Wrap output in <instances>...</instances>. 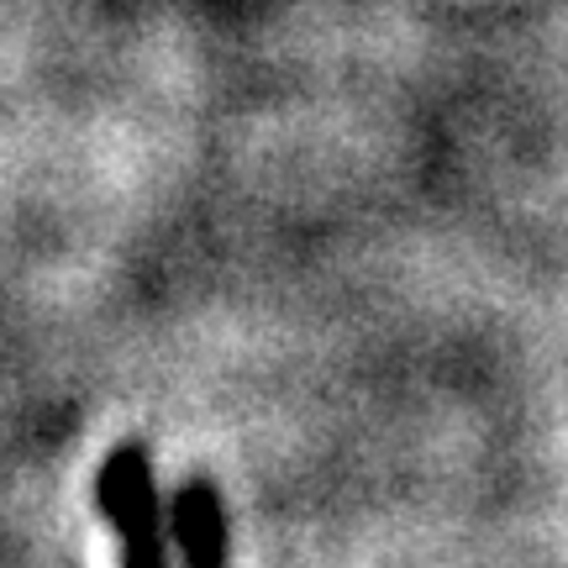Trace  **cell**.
<instances>
[{"instance_id": "7a4b0ae2", "label": "cell", "mask_w": 568, "mask_h": 568, "mask_svg": "<svg viewBox=\"0 0 568 568\" xmlns=\"http://www.w3.org/2000/svg\"><path fill=\"white\" fill-rule=\"evenodd\" d=\"M169 542L180 552V568H226V510L222 489L211 479H184L169 500Z\"/></svg>"}, {"instance_id": "6da1fadb", "label": "cell", "mask_w": 568, "mask_h": 568, "mask_svg": "<svg viewBox=\"0 0 568 568\" xmlns=\"http://www.w3.org/2000/svg\"><path fill=\"white\" fill-rule=\"evenodd\" d=\"M95 500L111 531L122 537V568H169V516L159 506V485H153V458L142 443H122L105 453L101 474H95Z\"/></svg>"}]
</instances>
